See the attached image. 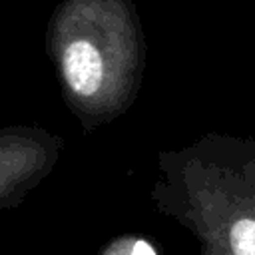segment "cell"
Instances as JSON below:
<instances>
[{
  "label": "cell",
  "instance_id": "obj_2",
  "mask_svg": "<svg viewBox=\"0 0 255 255\" xmlns=\"http://www.w3.org/2000/svg\"><path fill=\"white\" fill-rule=\"evenodd\" d=\"M62 139L36 126L0 128V209L16 205L56 167Z\"/></svg>",
  "mask_w": 255,
  "mask_h": 255
},
{
  "label": "cell",
  "instance_id": "obj_1",
  "mask_svg": "<svg viewBox=\"0 0 255 255\" xmlns=\"http://www.w3.org/2000/svg\"><path fill=\"white\" fill-rule=\"evenodd\" d=\"M151 199L199 255H255V139L205 133L161 151Z\"/></svg>",
  "mask_w": 255,
  "mask_h": 255
},
{
  "label": "cell",
  "instance_id": "obj_3",
  "mask_svg": "<svg viewBox=\"0 0 255 255\" xmlns=\"http://www.w3.org/2000/svg\"><path fill=\"white\" fill-rule=\"evenodd\" d=\"M102 255H157L155 249L139 237H122L114 241Z\"/></svg>",
  "mask_w": 255,
  "mask_h": 255
}]
</instances>
